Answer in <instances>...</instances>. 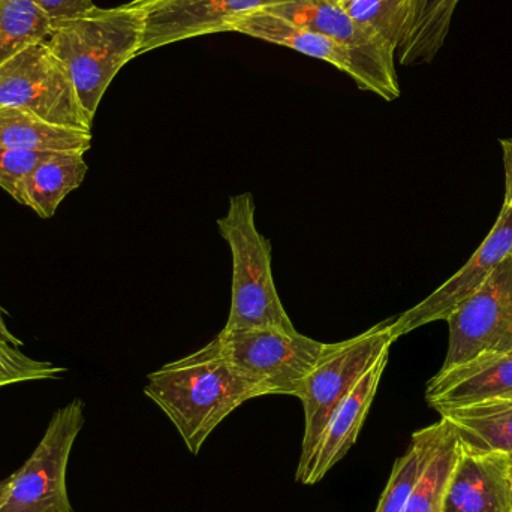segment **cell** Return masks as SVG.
<instances>
[{
  "label": "cell",
  "instance_id": "cell-1",
  "mask_svg": "<svg viewBox=\"0 0 512 512\" xmlns=\"http://www.w3.org/2000/svg\"><path fill=\"white\" fill-rule=\"evenodd\" d=\"M144 394L170 418L195 456L228 415L249 400L267 396L212 343L150 373Z\"/></svg>",
  "mask_w": 512,
  "mask_h": 512
},
{
  "label": "cell",
  "instance_id": "cell-2",
  "mask_svg": "<svg viewBox=\"0 0 512 512\" xmlns=\"http://www.w3.org/2000/svg\"><path fill=\"white\" fill-rule=\"evenodd\" d=\"M144 17L132 3L53 20L47 45L63 63L84 111L95 119L101 99L120 69L138 57Z\"/></svg>",
  "mask_w": 512,
  "mask_h": 512
},
{
  "label": "cell",
  "instance_id": "cell-3",
  "mask_svg": "<svg viewBox=\"0 0 512 512\" xmlns=\"http://www.w3.org/2000/svg\"><path fill=\"white\" fill-rule=\"evenodd\" d=\"M255 210L254 197L246 192L231 197L227 213L218 219L219 233L233 256L230 315L224 330L295 331L274 285L271 243L256 228Z\"/></svg>",
  "mask_w": 512,
  "mask_h": 512
},
{
  "label": "cell",
  "instance_id": "cell-4",
  "mask_svg": "<svg viewBox=\"0 0 512 512\" xmlns=\"http://www.w3.org/2000/svg\"><path fill=\"white\" fill-rule=\"evenodd\" d=\"M393 321L388 319L352 339L331 343L312 372L301 382L295 394L304 411V435L295 475L298 481L303 480L316 445L340 403L360 381L361 376L382 355L390 352L391 345L396 342L393 337Z\"/></svg>",
  "mask_w": 512,
  "mask_h": 512
},
{
  "label": "cell",
  "instance_id": "cell-5",
  "mask_svg": "<svg viewBox=\"0 0 512 512\" xmlns=\"http://www.w3.org/2000/svg\"><path fill=\"white\" fill-rule=\"evenodd\" d=\"M213 348L267 396H294L331 343L280 328L222 330Z\"/></svg>",
  "mask_w": 512,
  "mask_h": 512
},
{
  "label": "cell",
  "instance_id": "cell-6",
  "mask_svg": "<svg viewBox=\"0 0 512 512\" xmlns=\"http://www.w3.org/2000/svg\"><path fill=\"white\" fill-rule=\"evenodd\" d=\"M0 104L21 108L57 128L92 132L77 90L47 42H38L0 66Z\"/></svg>",
  "mask_w": 512,
  "mask_h": 512
},
{
  "label": "cell",
  "instance_id": "cell-7",
  "mask_svg": "<svg viewBox=\"0 0 512 512\" xmlns=\"http://www.w3.org/2000/svg\"><path fill=\"white\" fill-rule=\"evenodd\" d=\"M84 426V403L57 409L27 462L12 474L0 512H74L66 487L72 448Z\"/></svg>",
  "mask_w": 512,
  "mask_h": 512
},
{
  "label": "cell",
  "instance_id": "cell-8",
  "mask_svg": "<svg viewBox=\"0 0 512 512\" xmlns=\"http://www.w3.org/2000/svg\"><path fill=\"white\" fill-rule=\"evenodd\" d=\"M231 32L292 48L304 56L324 60L348 74L361 90L375 93L385 101H394L400 96L396 68L381 65L330 36L298 26L267 9L239 18L231 27Z\"/></svg>",
  "mask_w": 512,
  "mask_h": 512
},
{
  "label": "cell",
  "instance_id": "cell-9",
  "mask_svg": "<svg viewBox=\"0 0 512 512\" xmlns=\"http://www.w3.org/2000/svg\"><path fill=\"white\" fill-rule=\"evenodd\" d=\"M450 343L442 369L483 354L512 355V255L483 288L447 319Z\"/></svg>",
  "mask_w": 512,
  "mask_h": 512
},
{
  "label": "cell",
  "instance_id": "cell-10",
  "mask_svg": "<svg viewBox=\"0 0 512 512\" xmlns=\"http://www.w3.org/2000/svg\"><path fill=\"white\" fill-rule=\"evenodd\" d=\"M295 0H159L135 6L143 11L141 54L186 39L231 32L239 18Z\"/></svg>",
  "mask_w": 512,
  "mask_h": 512
},
{
  "label": "cell",
  "instance_id": "cell-11",
  "mask_svg": "<svg viewBox=\"0 0 512 512\" xmlns=\"http://www.w3.org/2000/svg\"><path fill=\"white\" fill-rule=\"evenodd\" d=\"M512 255V206L504 203L495 227L483 245L441 288L406 310L393 321V337L405 336L430 322L447 321L459 307L471 300L492 276L495 268Z\"/></svg>",
  "mask_w": 512,
  "mask_h": 512
},
{
  "label": "cell",
  "instance_id": "cell-12",
  "mask_svg": "<svg viewBox=\"0 0 512 512\" xmlns=\"http://www.w3.org/2000/svg\"><path fill=\"white\" fill-rule=\"evenodd\" d=\"M442 512H512L510 454L478 450L462 442Z\"/></svg>",
  "mask_w": 512,
  "mask_h": 512
},
{
  "label": "cell",
  "instance_id": "cell-13",
  "mask_svg": "<svg viewBox=\"0 0 512 512\" xmlns=\"http://www.w3.org/2000/svg\"><path fill=\"white\" fill-rule=\"evenodd\" d=\"M426 399L438 412L486 400H512V355H478L439 370L427 384Z\"/></svg>",
  "mask_w": 512,
  "mask_h": 512
},
{
  "label": "cell",
  "instance_id": "cell-14",
  "mask_svg": "<svg viewBox=\"0 0 512 512\" xmlns=\"http://www.w3.org/2000/svg\"><path fill=\"white\" fill-rule=\"evenodd\" d=\"M388 355L390 352L382 355L340 403L328 421L300 483L306 486L319 483L354 447L387 367Z\"/></svg>",
  "mask_w": 512,
  "mask_h": 512
},
{
  "label": "cell",
  "instance_id": "cell-15",
  "mask_svg": "<svg viewBox=\"0 0 512 512\" xmlns=\"http://www.w3.org/2000/svg\"><path fill=\"white\" fill-rule=\"evenodd\" d=\"M298 26L330 36L363 56L396 68V51L331 0H295L267 8Z\"/></svg>",
  "mask_w": 512,
  "mask_h": 512
},
{
  "label": "cell",
  "instance_id": "cell-16",
  "mask_svg": "<svg viewBox=\"0 0 512 512\" xmlns=\"http://www.w3.org/2000/svg\"><path fill=\"white\" fill-rule=\"evenodd\" d=\"M87 170L84 153H53L27 174L14 200L32 209L39 218H53L62 201L83 185Z\"/></svg>",
  "mask_w": 512,
  "mask_h": 512
},
{
  "label": "cell",
  "instance_id": "cell-17",
  "mask_svg": "<svg viewBox=\"0 0 512 512\" xmlns=\"http://www.w3.org/2000/svg\"><path fill=\"white\" fill-rule=\"evenodd\" d=\"M460 0H411L396 59L402 65L430 63L447 41Z\"/></svg>",
  "mask_w": 512,
  "mask_h": 512
},
{
  "label": "cell",
  "instance_id": "cell-18",
  "mask_svg": "<svg viewBox=\"0 0 512 512\" xmlns=\"http://www.w3.org/2000/svg\"><path fill=\"white\" fill-rule=\"evenodd\" d=\"M92 147V132L57 128L21 108L0 104V149L81 152Z\"/></svg>",
  "mask_w": 512,
  "mask_h": 512
},
{
  "label": "cell",
  "instance_id": "cell-19",
  "mask_svg": "<svg viewBox=\"0 0 512 512\" xmlns=\"http://www.w3.org/2000/svg\"><path fill=\"white\" fill-rule=\"evenodd\" d=\"M463 444L478 450L512 453V400H486L442 409Z\"/></svg>",
  "mask_w": 512,
  "mask_h": 512
},
{
  "label": "cell",
  "instance_id": "cell-20",
  "mask_svg": "<svg viewBox=\"0 0 512 512\" xmlns=\"http://www.w3.org/2000/svg\"><path fill=\"white\" fill-rule=\"evenodd\" d=\"M442 432V420L412 435L408 450L394 463L387 487L375 512H405L412 492L435 453Z\"/></svg>",
  "mask_w": 512,
  "mask_h": 512
},
{
  "label": "cell",
  "instance_id": "cell-21",
  "mask_svg": "<svg viewBox=\"0 0 512 512\" xmlns=\"http://www.w3.org/2000/svg\"><path fill=\"white\" fill-rule=\"evenodd\" d=\"M441 420L442 432L435 453L421 474L405 512H442L444 507L445 492L462 441L456 429L444 418Z\"/></svg>",
  "mask_w": 512,
  "mask_h": 512
},
{
  "label": "cell",
  "instance_id": "cell-22",
  "mask_svg": "<svg viewBox=\"0 0 512 512\" xmlns=\"http://www.w3.org/2000/svg\"><path fill=\"white\" fill-rule=\"evenodd\" d=\"M53 20L33 0H0V66L30 45L47 41Z\"/></svg>",
  "mask_w": 512,
  "mask_h": 512
},
{
  "label": "cell",
  "instance_id": "cell-23",
  "mask_svg": "<svg viewBox=\"0 0 512 512\" xmlns=\"http://www.w3.org/2000/svg\"><path fill=\"white\" fill-rule=\"evenodd\" d=\"M411 0H343L339 5L394 51L399 47Z\"/></svg>",
  "mask_w": 512,
  "mask_h": 512
},
{
  "label": "cell",
  "instance_id": "cell-24",
  "mask_svg": "<svg viewBox=\"0 0 512 512\" xmlns=\"http://www.w3.org/2000/svg\"><path fill=\"white\" fill-rule=\"evenodd\" d=\"M65 367L50 361L35 360L20 351L18 346L0 342V388L23 382L50 381L62 378Z\"/></svg>",
  "mask_w": 512,
  "mask_h": 512
},
{
  "label": "cell",
  "instance_id": "cell-25",
  "mask_svg": "<svg viewBox=\"0 0 512 512\" xmlns=\"http://www.w3.org/2000/svg\"><path fill=\"white\" fill-rule=\"evenodd\" d=\"M53 153L56 152L0 149V188L15 198L20 183L26 179L27 174Z\"/></svg>",
  "mask_w": 512,
  "mask_h": 512
},
{
  "label": "cell",
  "instance_id": "cell-26",
  "mask_svg": "<svg viewBox=\"0 0 512 512\" xmlns=\"http://www.w3.org/2000/svg\"><path fill=\"white\" fill-rule=\"evenodd\" d=\"M33 2L38 3L50 15L51 20L74 17L95 6L93 0H33Z\"/></svg>",
  "mask_w": 512,
  "mask_h": 512
},
{
  "label": "cell",
  "instance_id": "cell-27",
  "mask_svg": "<svg viewBox=\"0 0 512 512\" xmlns=\"http://www.w3.org/2000/svg\"><path fill=\"white\" fill-rule=\"evenodd\" d=\"M504 150L505 177H507V197L505 203L512 206V140H501Z\"/></svg>",
  "mask_w": 512,
  "mask_h": 512
},
{
  "label": "cell",
  "instance_id": "cell-28",
  "mask_svg": "<svg viewBox=\"0 0 512 512\" xmlns=\"http://www.w3.org/2000/svg\"><path fill=\"white\" fill-rule=\"evenodd\" d=\"M0 342L11 343V345L18 346V348H21V345H23V342L18 337H15L11 330H9L8 325H6L2 307H0Z\"/></svg>",
  "mask_w": 512,
  "mask_h": 512
},
{
  "label": "cell",
  "instance_id": "cell-29",
  "mask_svg": "<svg viewBox=\"0 0 512 512\" xmlns=\"http://www.w3.org/2000/svg\"><path fill=\"white\" fill-rule=\"evenodd\" d=\"M12 475H9L5 480L0 481V505L5 501L6 495H8L9 486H11Z\"/></svg>",
  "mask_w": 512,
  "mask_h": 512
},
{
  "label": "cell",
  "instance_id": "cell-30",
  "mask_svg": "<svg viewBox=\"0 0 512 512\" xmlns=\"http://www.w3.org/2000/svg\"><path fill=\"white\" fill-rule=\"evenodd\" d=\"M159 2V0H132V5L134 6H144L149 5V3Z\"/></svg>",
  "mask_w": 512,
  "mask_h": 512
},
{
  "label": "cell",
  "instance_id": "cell-31",
  "mask_svg": "<svg viewBox=\"0 0 512 512\" xmlns=\"http://www.w3.org/2000/svg\"><path fill=\"white\" fill-rule=\"evenodd\" d=\"M331 2L340 3V2H343V0H331Z\"/></svg>",
  "mask_w": 512,
  "mask_h": 512
},
{
  "label": "cell",
  "instance_id": "cell-32",
  "mask_svg": "<svg viewBox=\"0 0 512 512\" xmlns=\"http://www.w3.org/2000/svg\"><path fill=\"white\" fill-rule=\"evenodd\" d=\"M510 457H511V465H512V453L510 454Z\"/></svg>",
  "mask_w": 512,
  "mask_h": 512
}]
</instances>
